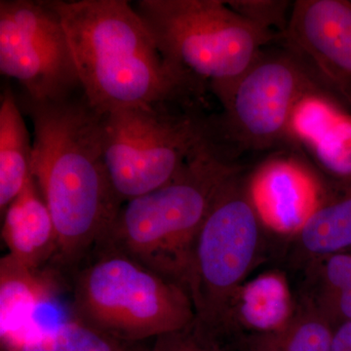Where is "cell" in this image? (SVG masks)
<instances>
[{
    "label": "cell",
    "mask_w": 351,
    "mask_h": 351,
    "mask_svg": "<svg viewBox=\"0 0 351 351\" xmlns=\"http://www.w3.org/2000/svg\"><path fill=\"white\" fill-rule=\"evenodd\" d=\"M17 100L34 127L32 176L56 228L53 265L73 269L100 243L123 205L104 158L103 114L83 92L60 101Z\"/></svg>",
    "instance_id": "1"
},
{
    "label": "cell",
    "mask_w": 351,
    "mask_h": 351,
    "mask_svg": "<svg viewBox=\"0 0 351 351\" xmlns=\"http://www.w3.org/2000/svg\"><path fill=\"white\" fill-rule=\"evenodd\" d=\"M68 36L83 95L101 114L198 97L164 61L125 0H49Z\"/></svg>",
    "instance_id": "2"
},
{
    "label": "cell",
    "mask_w": 351,
    "mask_h": 351,
    "mask_svg": "<svg viewBox=\"0 0 351 351\" xmlns=\"http://www.w3.org/2000/svg\"><path fill=\"white\" fill-rule=\"evenodd\" d=\"M232 159L212 138L169 182L123 203L97 246L121 252L189 289L196 237L219 191L239 170Z\"/></svg>",
    "instance_id": "3"
},
{
    "label": "cell",
    "mask_w": 351,
    "mask_h": 351,
    "mask_svg": "<svg viewBox=\"0 0 351 351\" xmlns=\"http://www.w3.org/2000/svg\"><path fill=\"white\" fill-rule=\"evenodd\" d=\"M164 61L196 95L218 100L237 84L267 46L280 38L221 0H138Z\"/></svg>",
    "instance_id": "4"
},
{
    "label": "cell",
    "mask_w": 351,
    "mask_h": 351,
    "mask_svg": "<svg viewBox=\"0 0 351 351\" xmlns=\"http://www.w3.org/2000/svg\"><path fill=\"white\" fill-rule=\"evenodd\" d=\"M73 281V317L129 343L188 327L196 319L189 289L125 254L97 246Z\"/></svg>",
    "instance_id": "5"
},
{
    "label": "cell",
    "mask_w": 351,
    "mask_h": 351,
    "mask_svg": "<svg viewBox=\"0 0 351 351\" xmlns=\"http://www.w3.org/2000/svg\"><path fill=\"white\" fill-rule=\"evenodd\" d=\"M191 100L103 114L104 158L122 204L169 182L215 137L212 117L196 110Z\"/></svg>",
    "instance_id": "6"
},
{
    "label": "cell",
    "mask_w": 351,
    "mask_h": 351,
    "mask_svg": "<svg viewBox=\"0 0 351 351\" xmlns=\"http://www.w3.org/2000/svg\"><path fill=\"white\" fill-rule=\"evenodd\" d=\"M265 232L252 201L248 175L239 169L221 189L201 226L189 267L196 321L221 341L230 300L262 256Z\"/></svg>",
    "instance_id": "7"
},
{
    "label": "cell",
    "mask_w": 351,
    "mask_h": 351,
    "mask_svg": "<svg viewBox=\"0 0 351 351\" xmlns=\"http://www.w3.org/2000/svg\"><path fill=\"white\" fill-rule=\"evenodd\" d=\"M318 90L326 91L294 51L284 43L267 46L219 100L223 112L213 117L217 138L232 156L286 143L298 104Z\"/></svg>",
    "instance_id": "8"
},
{
    "label": "cell",
    "mask_w": 351,
    "mask_h": 351,
    "mask_svg": "<svg viewBox=\"0 0 351 351\" xmlns=\"http://www.w3.org/2000/svg\"><path fill=\"white\" fill-rule=\"evenodd\" d=\"M0 71L31 101L82 93L68 36L49 0L0 1Z\"/></svg>",
    "instance_id": "9"
},
{
    "label": "cell",
    "mask_w": 351,
    "mask_h": 351,
    "mask_svg": "<svg viewBox=\"0 0 351 351\" xmlns=\"http://www.w3.org/2000/svg\"><path fill=\"white\" fill-rule=\"evenodd\" d=\"M280 41L351 112V1L297 0Z\"/></svg>",
    "instance_id": "10"
},
{
    "label": "cell",
    "mask_w": 351,
    "mask_h": 351,
    "mask_svg": "<svg viewBox=\"0 0 351 351\" xmlns=\"http://www.w3.org/2000/svg\"><path fill=\"white\" fill-rule=\"evenodd\" d=\"M249 191L267 232L295 237L329 193L294 157H276L248 175Z\"/></svg>",
    "instance_id": "11"
},
{
    "label": "cell",
    "mask_w": 351,
    "mask_h": 351,
    "mask_svg": "<svg viewBox=\"0 0 351 351\" xmlns=\"http://www.w3.org/2000/svg\"><path fill=\"white\" fill-rule=\"evenodd\" d=\"M289 142L306 149L332 182L351 181V112L328 92H311L300 101Z\"/></svg>",
    "instance_id": "12"
},
{
    "label": "cell",
    "mask_w": 351,
    "mask_h": 351,
    "mask_svg": "<svg viewBox=\"0 0 351 351\" xmlns=\"http://www.w3.org/2000/svg\"><path fill=\"white\" fill-rule=\"evenodd\" d=\"M54 269H31L9 254L0 260V336L2 351H12L40 328L36 313L59 291Z\"/></svg>",
    "instance_id": "13"
},
{
    "label": "cell",
    "mask_w": 351,
    "mask_h": 351,
    "mask_svg": "<svg viewBox=\"0 0 351 351\" xmlns=\"http://www.w3.org/2000/svg\"><path fill=\"white\" fill-rule=\"evenodd\" d=\"M287 278L267 271L245 281L232 295L221 332V341L232 337L267 334L285 326L297 309Z\"/></svg>",
    "instance_id": "14"
},
{
    "label": "cell",
    "mask_w": 351,
    "mask_h": 351,
    "mask_svg": "<svg viewBox=\"0 0 351 351\" xmlns=\"http://www.w3.org/2000/svg\"><path fill=\"white\" fill-rule=\"evenodd\" d=\"M2 216V239L11 257L36 269L54 262L58 252L56 228L34 176Z\"/></svg>",
    "instance_id": "15"
},
{
    "label": "cell",
    "mask_w": 351,
    "mask_h": 351,
    "mask_svg": "<svg viewBox=\"0 0 351 351\" xmlns=\"http://www.w3.org/2000/svg\"><path fill=\"white\" fill-rule=\"evenodd\" d=\"M332 184L292 239V258L299 267L306 269L315 261L351 248V181Z\"/></svg>",
    "instance_id": "16"
},
{
    "label": "cell",
    "mask_w": 351,
    "mask_h": 351,
    "mask_svg": "<svg viewBox=\"0 0 351 351\" xmlns=\"http://www.w3.org/2000/svg\"><path fill=\"white\" fill-rule=\"evenodd\" d=\"M29 131L17 96L5 86L0 99V210L1 215L32 176Z\"/></svg>",
    "instance_id": "17"
},
{
    "label": "cell",
    "mask_w": 351,
    "mask_h": 351,
    "mask_svg": "<svg viewBox=\"0 0 351 351\" xmlns=\"http://www.w3.org/2000/svg\"><path fill=\"white\" fill-rule=\"evenodd\" d=\"M335 327L313 302L302 298L292 319L280 330L239 339L247 351H332Z\"/></svg>",
    "instance_id": "18"
},
{
    "label": "cell",
    "mask_w": 351,
    "mask_h": 351,
    "mask_svg": "<svg viewBox=\"0 0 351 351\" xmlns=\"http://www.w3.org/2000/svg\"><path fill=\"white\" fill-rule=\"evenodd\" d=\"M73 319L52 328L40 327L12 351H145Z\"/></svg>",
    "instance_id": "19"
},
{
    "label": "cell",
    "mask_w": 351,
    "mask_h": 351,
    "mask_svg": "<svg viewBox=\"0 0 351 351\" xmlns=\"http://www.w3.org/2000/svg\"><path fill=\"white\" fill-rule=\"evenodd\" d=\"M228 5L247 20L281 39L287 29L293 3L277 0H235Z\"/></svg>",
    "instance_id": "20"
},
{
    "label": "cell",
    "mask_w": 351,
    "mask_h": 351,
    "mask_svg": "<svg viewBox=\"0 0 351 351\" xmlns=\"http://www.w3.org/2000/svg\"><path fill=\"white\" fill-rule=\"evenodd\" d=\"M145 351H228L221 339L195 320L188 327L168 332L154 339Z\"/></svg>",
    "instance_id": "21"
},
{
    "label": "cell",
    "mask_w": 351,
    "mask_h": 351,
    "mask_svg": "<svg viewBox=\"0 0 351 351\" xmlns=\"http://www.w3.org/2000/svg\"><path fill=\"white\" fill-rule=\"evenodd\" d=\"M306 298V297H304ZM331 322L336 329L343 323L351 320V286L336 294L325 295L318 299H308Z\"/></svg>",
    "instance_id": "22"
},
{
    "label": "cell",
    "mask_w": 351,
    "mask_h": 351,
    "mask_svg": "<svg viewBox=\"0 0 351 351\" xmlns=\"http://www.w3.org/2000/svg\"><path fill=\"white\" fill-rule=\"evenodd\" d=\"M332 351H351V320L335 329Z\"/></svg>",
    "instance_id": "23"
},
{
    "label": "cell",
    "mask_w": 351,
    "mask_h": 351,
    "mask_svg": "<svg viewBox=\"0 0 351 351\" xmlns=\"http://www.w3.org/2000/svg\"><path fill=\"white\" fill-rule=\"evenodd\" d=\"M241 350H242V351H247V350H242V348H241Z\"/></svg>",
    "instance_id": "24"
}]
</instances>
